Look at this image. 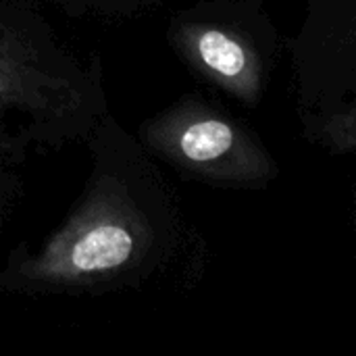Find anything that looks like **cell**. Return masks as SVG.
I'll use <instances>...</instances> for the list:
<instances>
[{
	"mask_svg": "<svg viewBox=\"0 0 356 356\" xmlns=\"http://www.w3.org/2000/svg\"><path fill=\"white\" fill-rule=\"evenodd\" d=\"M92 177L63 225L0 269V292L77 294L142 288L190 261V227L134 140L106 113L90 138Z\"/></svg>",
	"mask_w": 356,
	"mask_h": 356,
	"instance_id": "1",
	"label": "cell"
},
{
	"mask_svg": "<svg viewBox=\"0 0 356 356\" xmlns=\"http://www.w3.org/2000/svg\"><path fill=\"white\" fill-rule=\"evenodd\" d=\"M144 144L188 177L219 186H265L277 165L263 142L213 104L186 98L142 127Z\"/></svg>",
	"mask_w": 356,
	"mask_h": 356,
	"instance_id": "3",
	"label": "cell"
},
{
	"mask_svg": "<svg viewBox=\"0 0 356 356\" xmlns=\"http://www.w3.org/2000/svg\"><path fill=\"white\" fill-rule=\"evenodd\" d=\"M175 44L186 58L223 90L257 104L263 94V58L254 44L232 27L204 21L177 25Z\"/></svg>",
	"mask_w": 356,
	"mask_h": 356,
	"instance_id": "4",
	"label": "cell"
},
{
	"mask_svg": "<svg viewBox=\"0 0 356 356\" xmlns=\"http://www.w3.org/2000/svg\"><path fill=\"white\" fill-rule=\"evenodd\" d=\"M17 194H19V184L13 179V175L8 171H4L0 167V225L4 223L10 202Z\"/></svg>",
	"mask_w": 356,
	"mask_h": 356,
	"instance_id": "6",
	"label": "cell"
},
{
	"mask_svg": "<svg viewBox=\"0 0 356 356\" xmlns=\"http://www.w3.org/2000/svg\"><path fill=\"white\" fill-rule=\"evenodd\" d=\"M325 140L340 152L355 150V108H346V113H338L323 123Z\"/></svg>",
	"mask_w": 356,
	"mask_h": 356,
	"instance_id": "5",
	"label": "cell"
},
{
	"mask_svg": "<svg viewBox=\"0 0 356 356\" xmlns=\"http://www.w3.org/2000/svg\"><path fill=\"white\" fill-rule=\"evenodd\" d=\"M104 113L98 63L83 69L44 21L0 6V159L88 140Z\"/></svg>",
	"mask_w": 356,
	"mask_h": 356,
	"instance_id": "2",
	"label": "cell"
}]
</instances>
